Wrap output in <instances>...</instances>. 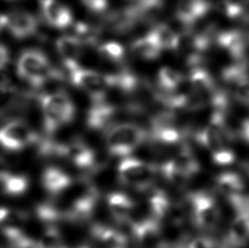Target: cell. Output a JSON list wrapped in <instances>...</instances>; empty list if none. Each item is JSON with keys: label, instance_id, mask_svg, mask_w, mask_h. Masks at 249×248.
<instances>
[{"label": "cell", "instance_id": "8fae6325", "mask_svg": "<svg viewBox=\"0 0 249 248\" xmlns=\"http://www.w3.org/2000/svg\"><path fill=\"white\" fill-rule=\"evenodd\" d=\"M191 134L199 145L212 151V153L226 149L227 144L231 142L225 131L211 124L192 132Z\"/></svg>", "mask_w": 249, "mask_h": 248}, {"label": "cell", "instance_id": "e0dca14e", "mask_svg": "<svg viewBox=\"0 0 249 248\" xmlns=\"http://www.w3.org/2000/svg\"><path fill=\"white\" fill-rule=\"evenodd\" d=\"M130 50L132 53L137 57L146 61H153L158 59L162 54V51L155 38L149 33L144 37H139L134 41L132 43Z\"/></svg>", "mask_w": 249, "mask_h": 248}, {"label": "cell", "instance_id": "f1b7e54d", "mask_svg": "<svg viewBox=\"0 0 249 248\" xmlns=\"http://www.w3.org/2000/svg\"><path fill=\"white\" fill-rule=\"evenodd\" d=\"M236 134L238 139H241L245 143L249 144V118L242 122L236 131Z\"/></svg>", "mask_w": 249, "mask_h": 248}, {"label": "cell", "instance_id": "484cf974", "mask_svg": "<svg viewBox=\"0 0 249 248\" xmlns=\"http://www.w3.org/2000/svg\"><path fill=\"white\" fill-rule=\"evenodd\" d=\"M212 160L213 163L218 166H221V167L229 166L232 164L236 160V155L231 149L226 148L220 151L213 152Z\"/></svg>", "mask_w": 249, "mask_h": 248}, {"label": "cell", "instance_id": "83f0119b", "mask_svg": "<svg viewBox=\"0 0 249 248\" xmlns=\"http://www.w3.org/2000/svg\"><path fill=\"white\" fill-rule=\"evenodd\" d=\"M92 13L100 14L107 10L108 0H80Z\"/></svg>", "mask_w": 249, "mask_h": 248}, {"label": "cell", "instance_id": "52a82bcc", "mask_svg": "<svg viewBox=\"0 0 249 248\" xmlns=\"http://www.w3.org/2000/svg\"><path fill=\"white\" fill-rule=\"evenodd\" d=\"M1 144L5 151L20 152L38 144L44 139L35 134L22 118L7 121L0 133Z\"/></svg>", "mask_w": 249, "mask_h": 248}, {"label": "cell", "instance_id": "8992f818", "mask_svg": "<svg viewBox=\"0 0 249 248\" xmlns=\"http://www.w3.org/2000/svg\"><path fill=\"white\" fill-rule=\"evenodd\" d=\"M117 169L122 184L141 192L153 186L159 173L156 165L132 157L123 158Z\"/></svg>", "mask_w": 249, "mask_h": 248}, {"label": "cell", "instance_id": "9a60e30c", "mask_svg": "<svg viewBox=\"0 0 249 248\" xmlns=\"http://www.w3.org/2000/svg\"><path fill=\"white\" fill-rule=\"evenodd\" d=\"M1 187L7 196L19 198L27 194L30 188V181L27 175L16 172H1Z\"/></svg>", "mask_w": 249, "mask_h": 248}, {"label": "cell", "instance_id": "3957f363", "mask_svg": "<svg viewBox=\"0 0 249 248\" xmlns=\"http://www.w3.org/2000/svg\"><path fill=\"white\" fill-rule=\"evenodd\" d=\"M149 138L148 131L135 123L115 124L108 130L107 149L113 158H128Z\"/></svg>", "mask_w": 249, "mask_h": 248}, {"label": "cell", "instance_id": "4fadbf2b", "mask_svg": "<svg viewBox=\"0 0 249 248\" xmlns=\"http://www.w3.org/2000/svg\"><path fill=\"white\" fill-rule=\"evenodd\" d=\"M209 9V3L206 0H179L175 17L180 23L189 27L204 17Z\"/></svg>", "mask_w": 249, "mask_h": 248}, {"label": "cell", "instance_id": "f546056e", "mask_svg": "<svg viewBox=\"0 0 249 248\" xmlns=\"http://www.w3.org/2000/svg\"><path fill=\"white\" fill-rule=\"evenodd\" d=\"M236 97L242 103L249 106V82L236 89Z\"/></svg>", "mask_w": 249, "mask_h": 248}, {"label": "cell", "instance_id": "cb8c5ba5", "mask_svg": "<svg viewBox=\"0 0 249 248\" xmlns=\"http://www.w3.org/2000/svg\"><path fill=\"white\" fill-rule=\"evenodd\" d=\"M36 248H68L55 225L48 229L37 244Z\"/></svg>", "mask_w": 249, "mask_h": 248}, {"label": "cell", "instance_id": "5b68a950", "mask_svg": "<svg viewBox=\"0 0 249 248\" xmlns=\"http://www.w3.org/2000/svg\"><path fill=\"white\" fill-rule=\"evenodd\" d=\"M62 64L70 82L87 94L92 104L107 101L109 88L104 74L80 67L76 61H62Z\"/></svg>", "mask_w": 249, "mask_h": 248}, {"label": "cell", "instance_id": "7c38bea8", "mask_svg": "<svg viewBox=\"0 0 249 248\" xmlns=\"http://www.w3.org/2000/svg\"><path fill=\"white\" fill-rule=\"evenodd\" d=\"M164 0H136L128 9L137 24L155 22L163 10Z\"/></svg>", "mask_w": 249, "mask_h": 248}, {"label": "cell", "instance_id": "d6a6232c", "mask_svg": "<svg viewBox=\"0 0 249 248\" xmlns=\"http://www.w3.org/2000/svg\"><path fill=\"white\" fill-rule=\"evenodd\" d=\"M248 198H249V196H248Z\"/></svg>", "mask_w": 249, "mask_h": 248}, {"label": "cell", "instance_id": "ffe728a7", "mask_svg": "<svg viewBox=\"0 0 249 248\" xmlns=\"http://www.w3.org/2000/svg\"><path fill=\"white\" fill-rule=\"evenodd\" d=\"M81 41L74 36H63L58 38L55 43L57 52L62 58V61H76L83 54Z\"/></svg>", "mask_w": 249, "mask_h": 248}, {"label": "cell", "instance_id": "d6986e66", "mask_svg": "<svg viewBox=\"0 0 249 248\" xmlns=\"http://www.w3.org/2000/svg\"><path fill=\"white\" fill-rule=\"evenodd\" d=\"M183 83V76L170 67H162L157 76V89L163 94L177 93Z\"/></svg>", "mask_w": 249, "mask_h": 248}, {"label": "cell", "instance_id": "7a4b0ae2", "mask_svg": "<svg viewBox=\"0 0 249 248\" xmlns=\"http://www.w3.org/2000/svg\"><path fill=\"white\" fill-rule=\"evenodd\" d=\"M37 101L44 118L45 139L58 127L74 121L76 106L64 90L37 96Z\"/></svg>", "mask_w": 249, "mask_h": 248}, {"label": "cell", "instance_id": "4dcf8cb0", "mask_svg": "<svg viewBox=\"0 0 249 248\" xmlns=\"http://www.w3.org/2000/svg\"><path fill=\"white\" fill-rule=\"evenodd\" d=\"M0 56H1V61H0V64H1V68L3 69L4 67H7V65L10 61V52L7 46H5L4 44L1 45V50H0Z\"/></svg>", "mask_w": 249, "mask_h": 248}, {"label": "cell", "instance_id": "1f68e13d", "mask_svg": "<svg viewBox=\"0 0 249 248\" xmlns=\"http://www.w3.org/2000/svg\"><path fill=\"white\" fill-rule=\"evenodd\" d=\"M187 248V247H186V245L185 246H182V247H179V248Z\"/></svg>", "mask_w": 249, "mask_h": 248}, {"label": "cell", "instance_id": "44dd1931", "mask_svg": "<svg viewBox=\"0 0 249 248\" xmlns=\"http://www.w3.org/2000/svg\"><path fill=\"white\" fill-rule=\"evenodd\" d=\"M219 45L225 51L231 54L233 57L240 58L243 56L245 51V42L243 36L236 31H229L223 33L218 40Z\"/></svg>", "mask_w": 249, "mask_h": 248}, {"label": "cell", "instance_id": "ba28073f", "mask_svg": "<svg viewBox=\"0 0 249 248\" xmlns=\"http://www.w3.org/2000/svg\"><path fill=\"white\" fill-rule=\"evenodd\" d=\"M1 27L5 28L17 39H25L36 34L38 21L33 14L27 11L14 10L1 17Z\"/></svg>", "mask_w": 249, "mask_h": 248}, {"label": "cell", "instance_id": "6da1fadb", "mask_svg": "<svg viewBox=\"0 0 249 248\" xmlns=\"http://www.w3.org/2000/svg\"><path fill=\"white\" fill-rule=\"evenodd\" d=\"M17 72L20 79L33 87L36 95L51 81L65 77L61 70L52 67L47 55L37 49H28L20 53Z\"/></svg>", "mask_w": 249, "mask_h": 248}, {"label": "cell", "instance_id": "30bf717a", "mask_svg": "<svg viewBox=\"0 0 249 248\" xmlns=\"http://www.w3.org/2000/svg\"><path fill=\"white\" fill-rule=\"evenodd\" d=\"M39 7L41 16L51 27L66 29L72 24L71 10L59 0H39Z\"/></svg>", "mask_w": 249, "mask_h": 248}, {"label": "cell", "instance_id": "7402d4cb", "mask_svg": "<svg viewBox=\"0 0 249 248\" xmlns=\"http://www.w3.org/2000/svg\"><path fill=\"white\" fill-rule=\"evenodd\" d=\"M98 52L104 60L113 64H122L125 56L124 46L117 42H107L98 46Z\"/></svg>", "mask_w": 249, "mask_h": 248}, {"label": "cell", "instance_id": "277c9868", "mask_svg": "<svg viewBox=\"0 0 249 248\" xmlns=\"http://www.w3.org/2000/svg\"><path fill=\"white\" fill-rule=\"evenodd\" d=\"M185 203L196 228L205 231H213L219 225L221 211L216 198L204 191H194L186 195Z\"/></svg>", "mask_w": 249, "mask_h": 248}, {"label": "cell", "instance_id": "ac0fdd59", "mask_svg": "<svg viewBox=\"0 0 249 248\" xmlns=\"http://www.w3.org/2000/svg\"><path fill=\"white\" fill-rule=\"evenodd\" d=\"M148 33L162 51H176L180 45V37L167 24H155Z\"/></svg>", "mask_w": 249, "mask_h": 248}, {"label": "cell", "instance_id": "4316f807", "mask_svg": "<svg viewBox=\"0 0 249 248\" xmlns=\"http://www.w3.org/2000/svg\"><path fill=\"white\" fill-rule=\"evenodd\" d=\"M187 248H220V242L209 235H200L186 244Z\"/></svg>", "mask_w": 249, "mask_h": 248}, {"label": "cell", "instance_id": "5bb4252c", "mask_svg": "<svg viewBox=\"0 0 249 248\" xmlns=\"http://www.w3.org/2000/svg\"><path fill=\"white\" fill-rule=\"evenodd\" d=\"M106 200L116 224L128 221L132 209L135 205V201L129 195L113 191L106 195Z\"/></svg>", "mask_w": 249, "mask_h": 248}, {"label": "cell", "instance_id": "2e32d148", "mask_svg": "<svg viewBox=\"0 0 249 248\" xmlns=\"http://www.w3.org/2000/svg\"><path fill=\"white\" fill-rule=\"evenodd\" d=\"M215 187L226 199L236 195L243 194L242 191L245 187V183L238 174L224 172L216 177Z\"/></svg>", "mask_w": 249, "mask_h": 248}, {"label": "cell", "instance_id": "d4e9b609", "mask_svg": "<svg viewBox=\"0 0 249 248\" xmlns=\"http://www.w3.org/2000/svg\"><path fill=\"white\" fill-rule=\"evenodd\" d=\"M249 4V0H224L226 13L230 17H239L244 13Z\"/></svg>", "mask_w": 249, "mask_h": 248}, {"label": "cell", "instance_id": "9c48e42d", "mask_svg": "<svg viewBox=\"0 0 249 248\" xmlns=\"http://www.w3.org/2000/svg\"><path fill=\"white\" fill-rule=\"evenodd\" d=\"M249 243V211L235 214L226 235L220 242V248H243Z\"/></svg>", "mask_w": 249, "mask_h": 248}, {"label": "cell", "instance_id": "603a6c76", "mask_svg": "<svg viewBox=\"0 0 249 248\" xmlns=\"http://www.w3.org/2000/svg\"><path fill=\"white\" fill-rule=\"evenodd\" d=\"M74 37L81 41L85 45H95L100 36V29L92 27L90 25L84 22H78L73 25Z\"/></svg>", "mask_w": 249, "mask_h": 248}]
</instances>
